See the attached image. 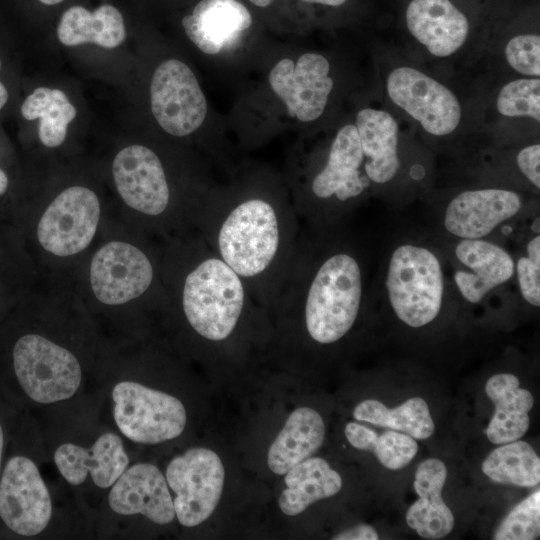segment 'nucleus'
<instances>
[{"label":"nucleus","instance_id":"nucleus-1","mask_svg":"<svg viewBox=\"0 0 540 540\" xmlns=\"http://www.w3.org/2000/svg\"><path fill=\"white\" fill-rule=\"evenodd\" d=\"M101 335L71 279L40 274L0 324V396L36 413L89 393Z\"/></svg>","mask_w":540,"mask_h":540},{"label":"nucleus","instance_id":"nucleus-2","mask_svg":"<svg viewBox=\"0 0 540 540\" xmlns=\"http://www.w3.org/2000/svg\"><path fill=\"white\" fill-rule=\"evenodd\" d=\"M150 360L142 329L102 332L92 391L102 417L134 453L180 439L189 423L184 399L151 380Z\"/></svg>","mask_w":540,"mask_h":540},{"label":"nucleus","instance_id":"nucleus-3","mask_svg":"<svg viewBox=\"0 0 540 540\" xmlns=\"http://www.w3.org/2000/svg\"><path fill=\"white\" fill-rule=\"evenodd\" d=\"M83 538L87 517L52 467L35 416L20 411L0 474V539Z\"/></svg>","mask_w":540,"mask_h":540},{"label":"nucleus","instance_id":"nucleus-4","mask_svg":"<svg viewBox=\"0 0 540 540\" xmlns=\"http://www.w3.org/2000/svg\"><path fill=\"white\" fill-rule=\"evenodd\" d=\"M49 461L87 517L135 459L124 438L102 417L95 394L32 413Z\"/></svg>","mask_w":540,"mask_h":540},{"label":"nucleus","instance_id":"nucleus-5","mask_svg":"<svg viewBox=\"0 0 540 540\" xmlns=\"http://www.w3.org/2000/svg\"><path fill=\"white\" fill-rule=\"evenodd\" d=\"M68 277L102 332L142 329L138 308L155 287L157 269L135 226L108 218Z\"/></svg>","mask_w":540,"mask_h":540},{"label":"nucleus","instance_id":"nucleus-6","mask_svg":"<svg viewBox=\"0 0 540 540\" xmlns=\"http://www.w3.org/2000/svg\"><path fill=\"white\" fill-rule=\"evenodd\" d=\"M108 212L100 196L70 185L49 201L19 198L12 220L41 275L69 276L98 239Z\"/></svg>","mask_w":540,"mask_h":540},{"label":"nucleus","instance_id":"nucleus-7","mask_svg":"<svg viewBox=\"0 0 540 540\" xmlns=\"http://www.w3.org/2000/svg\"><path fill=\"white\" fill-rule=\"evenodd\" d=\"M174 521L173 497L164 472L151 461L134 459L93 512L91 538H134L143 522L166 527Z\"/></svg>","mask_w":540,"mask_h":540},{"label":"nucleus","instance_id":"nucleus-8","mask_svg":"<svg viewBox=\"0 0 540 540\" xmlns=\"http://www.w3.org/2000/svg\"><path fill=\"white\" fill-rule=\"evenodd\" d=\"M244 303L240 276L221 258L202 260L181 283L182 316L197 335L209 341H222L232 334Z\"/></svg>","mask_w":540,"mask_h":540},{"label":"nucleus","instance_id":"nucleus-9","mask_svg":"<svg viewBox=\"0 0 540 540\" xmlns=\"http://www.w3.org/2000/svg\"><path fill=\"white\" fill-rule=\"evenodd\" d=\"M361 270L354 257L332 255L316 272L305 303L310 337L321 344L341 339L353 326L361 303Z\"/></svg>","mask_w":540,"mask_h":540},{"label":"nucleus","instance_id":"nucleus-10","mask_svg":"<svg viewBox=\"0 0 540 540\" xmlns=\"http://www.w3.org/2000/svg\"><path fill=\"white\" fill-rule=\"evenodd\" d=\"M386 288L402 322L414 328L427 325L442 305L443 275L438 258L424 247L399 246L389 262Z\"/></svg>","mask_w":540,"mask_h":540},{"label":"nucleus","instance_id":"nucleus-11","mask_svg":"<svg viewBox=\"0 0 540 540\" xmlns=\"http://www.w3.org/2000/svg\"><path fill=\"white\" fill-rule=\"evenodd\" d=\"M279 241V223L273 206L257 198L237 205L218 233L221 259L244 278L258 276L270 266Z\"/></svg>","mask_w":540,"mask_h":540},{"label":"nucleus","instance_id":"nucleus-12","mask_svg":"<svg viewBox=\"0 0 540 540\" xmlns=\"http://www.w3.org/2000/svg\"><path fill=\"white\" fill-rule=\"evenodd\" d=\"M164 475L179 525L194 528L208 520L224 486L225 470L218 454L209 448L190 447L168 461Z\"/></svg>","mask_w":540,"mask_h":540},{"label":"nucleus","instance_id":"nucleus-13","mask_svg":"<svg viewBox=\"0 0 540 540\" xmlns=\"http://www.w3.org/2000/svg\"><path fill=\"white\" fill-rule=\"evenodd\" d=\"M111 173L125 208L123 220L136 227L168 213L171 190L162 162L153 150L140 144L122 148L113 158Z\"/></svg>","mask_w":540,"mask_h":540},{"label":"nucleus","instance_id":"nucleus-14","mask_svg":"<svg viewBox=\"0 0 540 540\" xmlns=\"http://www.w3.org/2000/svg\"><path fill=\"white\" fill-rule=\"evenodd\" d=\"M150 100L158 124L177 137L196 131L207 114L206 98L195 74L177 59L164 61L155 69Z\"/></svg>","mask_w":540,"mask_h":540},{"label":"nucleus","instance_id":"nucleus-15","mask_svg":"<svg viewBox=\"0 0 540 540\" xmlns=\"http://www.w3.org/2000/svg\"><path fill=\"white\" fill-rule=\"evenodd\" d=\"M386 89L391 101L432 135H448L460 123L462 110L455 94L415 68L394 69L387 78Z\"/></svg>","mask_w":540,"mask_h":540},{"label":"nucleus","instance_id":"nucleus-16","mask_svg":"<svg viewBox=\"0 0 540 540\" xmlns=\"http://www.w3.org/2000/svg\"><path fill=\"white\" fill-rule=\"evenodd\" d=\"M330 64L318 53H304L296 63L284 58L269 74L273 92L284 102L291 117L302 122L318 119L324 112L333 80Z\"/></svg>","mask_w":540,"mask_h":540},{"label":"nucleus","instance_id":"nucleus-17","mask_svg":"<svg viewBox=\"0 0 540 540\" xmlns=\"http://www.w3.org/2000/svg\"><path fill=\"white\" fill-rule=\"evenodd\" d=\"M522 207L520 196L505 189L464 191L448 204L444 217L447 231L463 239H480L515 216Z\"/></svg>","mask_w":540,"mask_h":540},{"label":"nucleus","instance_id":"nucleus-18","mask_svg":"<svg viewBox=\"0 0 540 540\" xmlns=\"http://www.w3.org/2000/svg\"><path fill=\"white\" fill-rule=\"evenodd\" d=\"M251 25L249 10L237 0H201L182 19L187 37L209 55L235 48Z\"/></svg>","mask_w":540,"mask_h":540},{"label":"nucleus","instance_id":"nucleus-19","mask_svg":"<svg viewBox=\"0 0 540 540\" xmlns=\"http://www.w3.org/2000/svg\"><path fill=\"white\" fill-rule=\"evenodd\" d=\"M411 35L436 57H448L465 43L469 22L450 0H412L406 9Z\"/></svg>","mask_w":540,"mask_h":540},{"label":"nucleus","instance_id":"nucleus-20","mask_svg":"<svg viewBox=\"0 0 540 540\" xmlns=\"http://www.w3.org/2000/svg\"><path fill=\"white\" fill-rule=\"evenodd\" d=\"M363 162L357 128L347 124L334 138L326 165L313 179L312 192L321 199L335 196L340 201L359 196L368 185L360 172Z\"/></svg>","mask_w":540,"mask_h":540},{"label":"nucleus","instance_id":"nucleus-21","mask_svg":"<svg viewBox=\"0 0 540 540\" xmlns=\"http://www.w3.org/2000/svg\"><path fill=\"white\" fill-rule=\"evenodd\" d=\"M457 259L471 272L457 271L454 281L461 295L480 302L492 289L514 274V261L502 247L481 239H463L455 249Z\"/></svg>","mask_w":540,"mask_h":540},{"label":"nucleus","instance_id":"nucleus-22","mask_svg":"<svg viewBox=\"0 0 540 540\" xmlns=\"http://www.w3.org/2000/svg\"><path fill=\"white\" fill-rule=\"evenodd\" d=\"M447 479L445 464L428 458L417 467L414 490L419 499L407 510L406 522L424 539H441L454 527V516L442 499V489Z\"/></svg>","mask_w":540,"mask_h":540},{"label":"nucleus","instance_id":"nucleus-23","mask_svg":"<svg viewBox=\"0 0 540 540\" xmlns=\"http://www.w3.org/2000/svg\"><path fill=\"white\" fill-rule=\"evenodd\" d=\"M355 126L366 160V177L380 184L392 180L400 166L399 129L394 117L383 110L365 108L358 112Z\"/></svg>","mask_w":540,"mask_h":540},{"label":"nucleus","instance_id":"nucleus-24","mask_svg":"<svg viewBox=\"0 0 540 540\" xmlns=\"http://www.w3.org/2000/svg\"><path fill=\"white\" fill-rule=\"evenodd\" d=\"M519 384L518 378L509 373L493 375L486 382L485 392L495 409L485 433L493 444L518 440L529 429V412L534 398Z\"/></svg>","mask_w":540,"mask_h":540},{"label":"nucleus","instance_id":"nucleus-25","mask_svg":"<svg viewBox=\"0 0 540 540\" xmlns=\"http://www.w3.org/2000/svg\"><path fill=\"white\" fill-rule=\"evenodd\" d=\"M39 276L14 221H0V324L30 291Z\"/></svg>","mask_w":540,"mask_h":540},{"label":"nucleus","instance_id":"nucleus-26","mask_svg":"<svg viewBox=\"0 0 540 540\" xmlns=\"http://www.w3.org/2000/svg\"><path fill=\"white\" fill-rule=\"evenodd\" d=\"M325 424L321 415L309 407L290 413L283 428L269 447L267 464L277 475L311 457L323 444Z\"/></svg>","mask_w":540,"mask_h":540},{"label":"nucleus","instance_id":"nucleus-27","mask_svg":"<svg viewBox=\"0 0 540 540\" xmlns=\"http://www.w3.org/2000/svg\"><path fill=\"white\" fill-rule=\"evenodd\" d=\"M286 488L278 497L280 510L296 516L314 502L336 495L342 488L340 474L319 457H309L285 474Z\"/></svg>","mask_w":540,"mask_h":540},{"label":"nucleus","instance_id":"nucleus-28","mask_svg":"<svg viewBox=\"0 0 540 540\" xmlns=\"http://www.w3.org/2000/svg\"><path fill=\"white\" fill-rule=\"evenodd\" d=\"M57 35L65 46L94 43L112 49L125 40L126 30L121 12L112 5H101L93 12L72 6L63 13Z\"/></svg>","mask_w":540,"mask_h":540},{"label":"nucleus","instance_id":"nucleus-29","mask_svg":"<svg viewBox=\"0 0 540 540\" xmlns=\"http://www.w3.org/2000/svg\"><path fill=\"white\" fill-rule=\"evenodd\" d=\"M20 112L28 121L40 119L39 140L48 148L64 143L68 124L77 113L63 91L47 87H38L29 94L23 101Z\"/></svg>","mask_w":540,"mask_h":540},{"label":"nucleus","instance_id":"nucleus-30","mask_svg":"<svg viewBox=\"0 0 540 540\" xmlns=\"http://www.w3.org/2000/svg\"><path fill=\"white\" fill-rule=\"evenodd\" d=\"M353 417L360 422L400 431L414 439H427L435 429L428 404L420 397L410 398L392 409L378 400L367 399L355 407Z\"/></svg>","mask_w":540,"mask_h":540},{"label":"nucleus","instance_id":"nucleus-31","mask_svg":"<svg viewBox=\"0 0 540 540\" xmlns=\"http://www.w3.org/2000/svg\"><path fill=\"white\" fill-rule=\"evenodd\" d=\"M481 468L496 483L535 487L540 482V458L530 444L519 439L494 449Z\"/></svg>","mask_w":540,"mask_h":540},{"label":"nucleus","instance_id":"nucleus-32","mask_svg":"<svg viewBox=\"0 0 540 540\" xmlns=\"http://www.w3.org/2000/svg\"><path fill=\"white\" fill-rule=\"evenodd\" d=\"M348 442L356 449L372 451L379 462L390 470L408 465L418 452V444L408 434L388 430L378 435L373 429L350 422L344 430Z\"/></svg>","mask_w":540,"mask_h":540},{"label":"nucleus","instance_id":"nucleus-33","mask_svg":"<svg viewBox=\"0 0 540 540\" xmlns=\"http://www.w3.org/2000/svg\"><path fill=\"white\" fill-rule=\"evenodd\" d=\"M498 112L506 117H529L540 121V79L521 78L504 85L496 100Z\"/></svg>","mask_w":540,"mask_h":540},{"label":"nucleus","instance_id":"nucleus-34","mask_svg":"<svg viewBox=\"0 0 540 540\" xmlns=\"http://www.w3.org/2000/svg\"><path fill=\"white\" fill-rule=\"evenodd\" d=\"M540 534V491L517 504L496 529L495 540H533Z\"/></svg>","mask_w":540,"mask_h":540},{"label":"nucleus","instance_id":"nucleus-35","mask_svg":"<svg viewBox=\"0 0 540 540\" xmlns=\"http://www.w3.org/2000/svg\"><path fill=\"white\" fill-rule=\"evenodd\" d=\"M508 64L520 74L540 76V37L522 34L511 38L505 47Z\"/></svg>","mask_w":540,"mask_h":540},{"label":"nucleus","instance_id":"nucleus-36","mask_svg":"<svg viewBox=\"0 0 540 540\" xmlns=\"http://www.w3.org/2000/svg\"><path fill=\"white\" fill-rule=\"evenodd\" d=\"M527 256L516 265L517 279L523 298L535 307L540 305V236L527 244Z\"/></svg>","mask_w":540,"mask_h":540},{"label":"nucleus","instance_id":"nucleus-37","mask_svg":"<svg viewBox=\"0 0 540 540\" xmlns=\"http://www.w3.org/2000/svg\"><path fill=\"white\" fill-rule=\"evenodd\" d=\"M0 146V157H1ZM20 195L15 192L12 171L0 161V221L12 220Z\"/></svg>","mask_w":540,"mask_h":540},{"label":"nucleus","instance_id":"nucleus-38","mask_svg":"<svg viewBox=\"0 0 540 540\" xmlns=\"http://www.w3.org/2000/svg\"><path fill=\"white\" fill-rule=\"evenodd\" d=\"M517 164L524 176L540 188V145L533 144L523 148L517 155Z\"/></svg>","mask_w":540,"mask_h":540},{"label":"nucleus","instance_id":"nucleus-39","mask_svg":"<svg viewBox=\"0 0 540 540\" xmlns=\"http://www.w3.org/2000/svg\"><path fill=\"white\" fill-rule=\"evenodd\" d=\"M20 411L0 396V474L12 428Z\"/></svg>","mask_w":540,"mask_h":540},{"label":"nucleus","instance_id":"nucleus-40","mask_svg":"<svg viewBox=\"0 0 540 540\" xmlns=\"http://www.w3.org/2000/svg\"><path fill=\"white\" fill-rule=\"evenodd\" d=\"M332 539L334 540H377L379 539L376 530L367 524H359L352 528L346 529Z\"/></svg>","mask_w":540,"mask_h":540},{"label":"nucleus","instance_id":"nucleus-41","mask_svg":"<svg viewBox=\"0 0 540 540\" xmlns=\"http://www.w3.org/2000/svg\"><path fill=\"white\" fill-rule=\"evenodd\" d=\"M1 68H2V62L0 59V71H1ZM8 100H9V92L5 84L0 80V111L6 106Z\"/></svg>","mask_w":540,"mask_h":540},{"label":"nucleus","instance_id":"nucleus-42","mask_svg":"<svg viewBox=\"0 0 540 540\" xmlns=\"http://www.w3.org/2000/svg\"><path fill=\"white\" fill-rule=\"evenodd\" d=\"M302 1H305L308 3L321 4L325 6H332V7L341 6L346 2V0H302Z\"/></svg>","mask_w":540,"mask_h":540},{"label":"nucleus","instance_id":"nucleus-43","mask_svg":"<svg viewBox=\"0 0 540 540\" xmlns=\"http://www.w3.org/2000/svg\"><path fill=\"white\" fill-rule=\"evenodd\" d=\"M251 3L258 7H267L269 6L274 0H249Z\"/></svg>","mask_w":540,"mask_h":540},{"label":"nucleus","instance_id":"nucleus-44","mask_svg":"<svg viewBox=\"0 0 540 540\" xmlns=\"http://www.w3.org/2000/svg\"><path fill=\"white\" fill-rule=\"evenodd\" d=\"M41 3L43 4H46V5H55V4H58L64 0H39Z\"/></svg>","mask_w":540,"mask_h":540}]
</instances>
